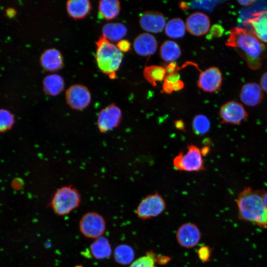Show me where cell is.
Here are the masks:
<instances>
[{
  "label": "cell",
  "instance_id": "cell-3",
  "mask_svg": "<svg viewBox=\"0 0 267 267\" xmlns=\"http://www.w3.org/2000/svg\"><path fill=\"white\" fill-rule=\"evenodd\" d=\"M95 45V59L100 71L108 76L116 74L122 61V52L103 35L96 41Z\"/></svg>",
  "mask_w": 267,
  "mask_h": 267
},
{
  "label": "cell",
  "instance_id": "cell-34",
  "mask_svg": "<svg viewBox=\"0 0 267 267\" xmlns=\"http://www.w3.org/2000/svg\"><path fill=\"white\" fill-rule=\"evenodd\" d=\"M173 85L174 83L164 80V82L162 86L163 92L166 93H171L172 92L174 91Z\"/></svg>",
  "mask_w": 267,
  "mask_h": 267
},
{
  "label": "cell",
  "instance_id": "cell-11",
  "mask_svg": "<svg viewBox=\"0 0 267 267\" xmlns=\"http://www.w3.org/2000/svg\"><path fill=\"white\" fill-rule=\"evenodd\" d=\"M219 116L223 123L239 124L247 118L248 113L241 103L230 101L220 108Z\"/></svg>",
  "mask_w": 267,
  "mask_h": 267
},
{
  "label": "cell",
  "instance_id": "cell-20",
  "mask_svg": "<svg viewBox=\"0 0 267 267\" xmlns=\"http://www.w3.org/2000/svg\"><path fill=\"white\" fill-rule=\"evenodd\" d=\"M120 2L117 0H101L98 1V17L107 20L117 17L120 11Z\"/></svg>",
  "mask_w": 267,
  "mask_h": 267
},
{
  "label": "cell",
  "instance_id": "cell-42",
  "mask_svg": "<svg viewBox=\"0 0 267 267\" xmlns=\"http://www.w3.org/2000/svg\"><path fill=\"white\" fill-rule=\"evenodd\" d=\"M209 151H210V148L208 146L203 147L201 150L202 155L203 156H205L206 154H207Z\"/></svg>",
  "mask_w": 267,
  "mask_h": 267
},
{
  "label": "cell",
  "instance_id": "cell-22",
  "mask_svg": "<svg viewBox=\"0 0 267 267\" xmlns=\"http://www.w3.org/2000/svg\"><path fill=\"white\" fill-rule=\"evenodd\" d=\"M92 256L97 260H103L110 257L112 248L108 240L104 237L95 239L89 247Z\"/></svg>",
  "mask_w": 267,
  "mask_h": 267
},
{
  "label": "cell",
  "instance_id": "cell-15",
  "mask_svg": "<svg viewBox=\"0 0 267 267\" xmlns=\"http://www.w3.org/2000/svg\"><path fill=\"white\" fill-rule=\"evenodd\" d=\"M40 62L42 68L48 72L57 71L64 64L61 52L55 48L45 49L40 56Z\"/></svg>",
  "mask_w": 267,
  "mask_h": 267
},
{
  "label": "cell",
  "instance_id": "cell-2",
  "mask_svg": "<svg viewBox=\"0 0 267 267\" xmlns=\"http://www.w3.org/2000/svg\"><path fill=\"white\" fill-rule=\"evenodd\" d=\"M237 205L244 220L267 226V208L259 194L250 188L245 189L239 194Z\"/></svg>",
  "mask_w": 267,
  "mask_h": 267
},
{
  "label": "cell",
  "instance_id": "cell-41",
  "mask_svg": "<svg viewBox=\"0 0 267 267\" xmlns=\"http://www.w3.org/2000/svg\"><path fill=\"white\" fill-rule=\"evenodd\" d=\"M239 3L243 5H248L250 4H252V3L255 2V1L254 0H241L239 1Z\"/></svg>",
  "mask_w": 267,
  "mask_h": 267
},
{
  "label": "cell",
  "instance_id": "cell-40",
  "mask_svg": "<svg viewBox=\"0 0 267 267\" xmlns=\"http://www.w3.org/2000/svg\"><path fill=\"white\" fill-rule=\"evenodd\" d=\"M175 126L176 128L179 130H185L184 123L181 120L176 121L175 123Z\"/></svg>",
  "mask_w": 267,
  "mask_h": 267
},
{
  "label": "cell",
  "instance_id": "cell-32",
  "mask_svg": "<svg viewBox=\"0 0 267 267\" xmlns=\"http://www.w3.org/2000/svg\"><path fill=\"white\" fill-rule=\"evenodd\" d=\"M116 46L121 52H127L131 49L130 42L124 39L119 41L116 44Z\"/></svg>",
  "mask_w": 267,
  "mask_h": 267
},
{
  "label": "cell",
  "instance_id": "cell-37",
  "mask_svg": "<svg viewBox=\"0 0 267 267\" xmlns=\"http://www.w3.org/2000/svg\"><path fill=\"white\" fill-rule=\"evenodd\" d=\"M165 68L166 69V73H167L168 74L177 72L178 69L176 64L173 62L169 64Z\"/></svg>",
  "mask_w": 267,
  "mask_h": 267
},
{
  "label": "cell",
  "instance_id": "cell-21",
  "mask_svg": "<svg viewBox=\"0 0 267 267\" xmlns=\"http://www.w3.org/2000/svg\"><path fill=\"white\" fill-rule=\"evenodd\" d=\"M43 89L49 95L56 96L64 89L65 83L59 75L53 74L46 76L43 81Z\"/></svg>",
  "mask_w": 267,
  "mask_h": 267
},
{
  "label": "cell",
  "instance_id": "cell-26",
  "mask_svg": "<svg viewBox=\"0 0 267 267\" xmlns=\"http://www.w3.org/2000/svg\"><path fill=\"white\" fill-rule=\"evenodd\" d=\"M185 24L179 18L169 20L165 25V32L171 38L178 39L182 37L185 32Z\"/></svg>",
  "mask_w": 267,
  "mask_h": 267
},
{
  "label": "cell",
  "instance_id": "cell-31",
  "mask_svg": "<svg viewBox=\"0 0 267 267\" xmlns=\"http://www.w3.org/2000/svg\"><path fill=\"white\" fill-rule=\"evenodd\" d=\"M197 255L199 259L201 261L207 262L209 260L210 257V249L207 246L204 245L201 246L197 251Z\"/></svg>",
  "mask_w": 267,
  "mask_h": 267
},
{
  "label": "cell",
  "instance_id": "cell-19",
  "mask_svg": "<svg viewBox=\"0 0 267 267\" xmlns=\"http://www.w3.org/2000/svg\"><path fill=\"white\" fill-rule=\"evenodd\" d=\"M66 5L68 14L74 20L85 18L91 9V3L88 0H69Z\"/></svg>",
  "mask_w": 267,
  "mask_h": 267
},
{
  "label": "cell",
  "instance_id": "cell-7",
  "mask_svg": "<svg viewBox=\"0 0 267 267\" xmlns=\"http://www.w3.org/2000/svg\"><path fill=\"white\" fill-rule=\"evenodd\" d=\"M106 229V222L103 217L95 212L84 214L79 222L81 233L89 238L96 239L102 236Z\"/></svg>",
  "mask_w": 267,
  "mask_h": 267
},
{
  "label": "cell",
  "instance_id": "cell-29",
  "mask_svg": "<svg viewBox=\"0 0 267 267\" xmlns=\"http://www.w3.org/2000/svg\"><path fill=\"white\" fill-rule=\"evenodd\" d=\"M158 255L152 251L147 252L144 255L134 260L128 267H157Z\"/></svg>",
  "mask_w": 267,
  "mask_h": 267
},
{
  "label": "cell",
  "instance_id": "cell-17",
  "mask_svg": "<svg viewBox=\"0 0 267 267\" xmlns=\"http://www.w3.org/2000/svg\"><path fill=\"white\" fill-rule=\"evenodd\" d=\"M244 23L252 28V31L261 41L267 43V11L254 13Z\"/></svg>",
  "mask_w": 267,
  "mask_h": 267
},
{
  "label": "cell",
  "instance_id": "cell-5",
  "mask_svg": "<svg viewBox=\"0 0 267 267\" xmlns=\"http://www.w3.org/2000/svg\"><path fill=\"white\" fill-rule=\"evenodd\" d=\"M176 169L180 171L199 172L205 170L201 150L193 144L187 146L174 158L173 161Z\"/></svg>",
  "mask_w": 267,
  "mask_h": 267
},
{
  "label": "cell",
  "instance_id": "cell-8",
  "mask_svg": "<svg viewBox=\"0 0 267 267\" xmlns=\"http://www.w3.org/2000/svg\"><path fill=\"white\" fill-rule=\"evenodd\" d=\"M65 98L67 104L71 108L81 110L89 105L91 95L89 89L86 86L74 84L66 90Z\"/></svg>",
  "mask_w": 267,
  "mask_h": 267
},
{
  "label": "cell",
  "instance_id": "cell-23",
  "mask_svg": "<svg viewBox=\"0 0 267 267\" xmlns=\"http://www.w3.org/2000/svg\"><path fill=\"white\" fill-rule=\"evenodd\" d=\"M127 28L121 23H109L104 25L102 29V35L108 41H119L127 34Z\"/></svg>",
  "mask_w": 267,
  "mask_h": 267
},
{
  "label": "cell",
  "instance_id": "cell-36",
  "mask_svg": "<svg viewBox=\"0 0 267 267\" xmlns=\"http://www.w3.org/2000/svg\"><path fill=\"white\" fill-rule=\"evenodd\" d=\"M260 86L262 90L267 93V71L264 73L262 76Z\"/></svg>",
  "mask_w": 267,
  "mask_h": 267
},
{
  "label": "cell",
  "instance_id": "cell-13",
  "mask_svg": "<svg viewBox=\"0 0 267 267\" xmlns=\"http://www.w3.org/2000/svg\"><path fill=\"white\" fill-rule=\"evenodd\" d=\"M210 26L209 17L200 12L191 13L186 20V29L193 36H201L206 34L209 31Z\"/></svg>",
  "mask_w": 267,
  "mask_h": 267
},
{
  "label": "cell",
  "instance_id": "cell-33",
  "mask_svg": "<svg viewBox=\"0 0 267 267\" xmlns=\"http://www.w3.org/2000/svg\"><path fill=\"white\" fill-rule=\"evenodd\" d=\"M222 27L221 25L218 24L214 25L210 30V35L211 36L219 37L222 35Z\"/></svg>",
  "mask_w": 267,
  "mask_h": 267
},
{
  "label": "cell",
  "instance_id": "cell-18",
  "mask_svg": "<svg viewBox=\"0 0 267 267\" xmlns=\"http://www.w3.org/2000/svg\"><path fill=\"white\" fill-rule=\"evenodd\" d=\"M135 51L139 55L146 56L153 54L157 47L155 38L148 33H142L137 36L134 42Z\"/></svg>",
  "mask_w": 267,
  "mask_h": 267
},
{
  "label": "cell",
  "instance_id": "cell-44",
  "mask_svg": "<svg viewBox=\"0 0 267 267\" xmlns=\"http://www.w3.org/2000/svg\"><path fill=\"white\" fill-rule=\"evenodd\" d=\"M264 203L267 208V191L262 196Z\"/></svg>",
  "mask_w": 267,
  "mask_h": 267
},
{
  "label": "cell",
  "instance_id": "cell-27",
  "mask_svg": "<svg viewBox=\"0 0 267 267\" xmlns=\"http://www.w3.org/2000/svg\"><path fill=\"white\" fill-rule=\"evenodd\" d=\"M166 73L165 68L156 65L146 67L143 71L144 77L154 87L157 86V82L162 81L165 79Z\"/></svg>",
  "mask_w": 267,
  "mask_h": 267
},
{
  "label": "cell",
  "instance_id": "cell-25",
  "mask_svg": "<svg viewBox=\"0 0 267 267\" xmlns=\"http://www.w3.org/2000/svg\"><path fill=\"white\" fill-rule=\"evenodd\" d=\"M135 256L133 248L127 244L117 246L114 251V258L116 262L121 265L131 264Z\"/></svg>",
  "mask_w": 267,
  "mask_h": 267
},
{
  "label": "cell",
  "instance_id": "cell-12",
  "mask_svg": "<svg viewBox=\"0 0 267 267\" xmlns=\"http://www.w3.org/2000/svg\"><path fill=\"white\" fill-rule=\"evenodd\" d=\"M222 81V74L220 70L217 67H211L200 74L197 86L204 91L214 92L219 90Z\"/></svg>",
  "mask_w": 267,
  "mask_h": 267
},
{
  "label": "cell",
  "instance_id": "cell-39",
  "mask_svg": "<svg viewBox=\"0 0 267 267\" xmlns=\"http://www.w3.org/2000/svg\"><path fill=\"white\" fill-rule=\"evenodd\" d=\"M184 86V83L179 80L173 85L174 91H178L183 88Z\"/></svg>",
  "mask_w": 267,
  "mask_h": 267
},
{
  "label": "cell",
  "instance_id": "cell-1",
  "mask_svg": "<svg viewBox=\"0 0 267 267\" xmlns=\"http://www.w3.org/2000/svg\"><path fill=\"white\" fill-rule=\"evenodd\" d=\"M225 44L242 55L250 68H260L266 46L252 31L240 27L231 29Z\"/></svg>",
  "mask_w": 267,
  "mask_h": 267
},
{
  "label": "cell",
  "instance_id": "cell-6",
  "mask_svg": "<svg viewBox=\"0 0 267 267\" xmlns=\"http://www.w3.org/2000/svg\"><path fill=\"white\" fill-rule=\"evenodd\" d=\"M166 207L163 197L155 192L146 196L140 201L136 209V214L140 219H150L162 214Z\"/></svg>",
  "mask_w": 267,
  "mask_h": 267
},
{
  "label": "cell",
  "instance_id": "cell-45",
  "mask_svg": "<svg viewBox=\"0 0 267 267\" xmlns=\"http://www.w3.org/2000/svg\"><path fill=\"white\" fill-rule=\"evenodd\" d=\"M76 267H82L81 266H77Z\"/></svg>",
  "mask_w": 267,
  "mask_h": 267
},
{
  "label": "cell",
  "instance_id": "cell-16",
  "mask_svg": "<svg viewBox=\"0 0 267 267\" xmlns=\"http://www.w3.org/2000/svg\"><path fill=\"white\" fill-rule=\"evenodd\" d=\"M264 94L260 86L256 83H247L242 87L239 97L246 105L255 106L261 102Z\"/></svg>",
  "mask_w": 267,
  "mask_h": 267
},
{
  "label": "cell",
  "instance_id": "cell-28",
  "mask_svg": "<svg viewBox=\"0 0 267 267\" xmlns=\"http://www.w3.org/2000/svg\"><path fill=\"white\" fill-rule=\"evenodd\" d=\"M192 130L198 135H202L208 133L210 128V122L204 115H196L192 122Z\"/></svg>",
  "mask_w": 267,
  "mask_h": 267
},
{
  "label": "cell",
  "instance_id": "cell-9",
  "mask_svg": "<svg viewBox=\"0 0 267 267\" xmlns=\"http://www.w3.org/2000/svg\"><path fill=\"white\" fill-rule=\"evenodd\" d=\"M176 237L181 247L190 249L197 245L201 240V233L199 227L192 222H185L177 229Z\"/></svg>",
  "mask_w": 267,
  "mask_h": 267
},
{
  "label": "cell",
  "instance_id": "cell-4",
  "mask_svg": "<svg viewBox=\"0 0 267 267\" xmlns=\"http://www.w3.org/2000/svg\"><path fill=\"white\" fill-rule=\"evenodd\" d=\"M80 201V196L77 190L70 186H64L55 192L50 205L55 214L64 216L76 208Z\"/></svg>",
  "mask_w": 267,
  "mask_h": 267
},
{
  "label": "cell",
  "instance_id": "cell-30",
  "mask_svg": "<svg viewBox=\"0 0 267 267\" xmlns=\"http://www.w3.org/2000/svg\"><path fill=\"white\" fill-rule=\"evenodd\" d=\"M13 122V116L9 111L3 109L0 110V131L9 129Z\"/></svg>",
  "mask_w": 267,
  "mask_h": 267
},
{
  "label": "cell",
  "instance_id": "cell-35",
  "mask_svg": "<svg viewBox=\"0 0 267 267\" xmlns=\"http://www.w3.org/2000/svg\"><path fill=\"white\" fill-rule=\"evenodd\" d=\"M180 78V75L177 72H175L171 74H168L166 76L164 80H166L168 81L175 83Z\"/></svg>",
  "mask_w": 267,
  "mask_h": 267
},
{
  "label": "cell",
  "instance_id": "cell-14",
  "mask_svg": "<svg viewBox=\"0 0 267 267\" xmlns=\"http://www.w3.org/2000/svg\"><path fill=\"white\" fill-rule=\"evenodd\" d=\"M139 23L144 30L151 33H158L162 32L165 27L166 21L162 13L148 11L141 14Z\"/></svg>",
  "mask_w": 267,
  "mask_h": 267
},
{
  "label": "cell",
  "instance_id": "cell-24",
  "mask_svg": "<svg viewBox=\"0 0 267 267\" xmlns=\"http://www.w3.org/2000/svg\"><path fill=\"white\" fill-rule=\"evenodd\" d=\"M161 58L166 62H173L181 55V50L178 44L172 41H166L160 49Z\"/></svg>",
  "mask_w": 267,
  "mask_h": 267
},
{
  "label": "cell",
  "instance_id": "cell-43",
  "mask_svg": "<svg viewBox=\"0 0 267 267\" xmlns=\"http://www.w3.org/2000/svg\"><path fill=\"white\" fill-rule=\"evenodd\" d=\"M179 7L184 11H185L188 8V5L185 2H180Z\"/></svg>",
  "mask_w": 267,
  "mask_h": 267
},
{
  "label": "cell",
  "instance_id": "cell-10",
  "mask_svg": "<svg viewBox=\"0 0 267 267\" xmlns=\"http://www.w3.org/2000/svg\"><path fill=\"white\" fill-rule=\"evenodd\" d=\"M121 119V109L115 104L111 103L98 113L97 121L98 128L102 132L110 131L118 126Z\"/></svg>",
  "mask_w": 267,
  "mask_h": 267
},
{
  "label": "cell",
  "instance_id": "cell-38",
  "mask_svg": "<svg viewBox=\"0 0 267 267\" xmlns=\"http://www.w3.org/2000/svg\"><path fill=\"white\" fill-rule=\"evenodd\" d=\"M170 260V258L168 256L158 255L157 264L159 265H165Z\"/></svg>",
  "mask_w": 267,
  "mask_h": 267
}]
</instances>
